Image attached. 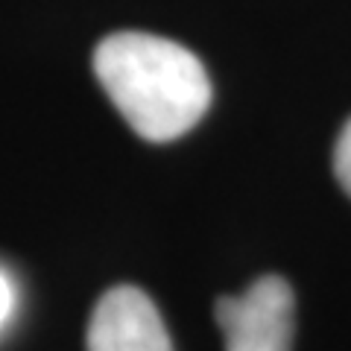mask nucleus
<instances>
[{
    "label": "nucleus",
    "instance_id": "nucleus-1",
    "mask_svg": "<svg viewBox=\"0 0 351 351\" xmlns=\"http://www.w3.org/2000/svg\"><path fill=\"white\" fill-rule=\"evenodd\" d=\"M94 73L126 123L152 144L182 138L211 106L205 64L188 47L149 32L103 38Z\"/></svg>",
    "mask_w": 351,
    "mask_h": 351
},
{
    "label": "nucleus",
    "instance_id": "nucleus-2",
    "mask_svg": "<svg viewBox=\"0 0 351 351\" xmlns=\"http://www.w3.org/2000/svg\"><path fill=\"white\" fill-rule=\"evenodd\" d=\"M293 311L290 284L278 276H263L246 293L223 295L214 316L226 351H290Z\"/></svg>",
    "mask_w": 351,
    "mask_h": 351
},
{
    "label": "nucleus",
    "instance_id": "nucleus-3",
    "mask_svg": "<svg viewBox=\"0 0 351 351\" xmlns=\"http://www.w3.org/2000/svg\"><path fill=\"white\" fill-rule=\"evenodd\" d=\"M88 351H173L152 299L138 287H112L91 313Z\"/></svg>",
    "mask_w": 351,
    "mask_h": 351
},
{
    "label": "nucleus",
    "instance_id": "nucleus-4",
    "mask_svg": "<svg viewBox=\"0 0 351 351\" xmlns=\"http://www.w3.org/2000/svg\"><path fill=\"white\" fill-rule=\"evenodd\" d=\"M334 173L339 184H343V191L351 196V120L343 126L337 138V149H334Z\"/></svg>",
    "mask_w": 351,
    "mask_h": 351
},
{
    "label": "nucleus",
    "instance_id": "nucleus-5",
    "mask_svg": "<svg viewBox=\"0 0 351 351\" xmlns=\"http://www.w3.org/2000/svg\"><path fill=\"white\" fill-rule=\"evenodd\" d=\"M15 304H18V293H15V284L12 278L0 269V331L6 328V322L12 319L15 313Z\"/></svg>",
    "mask_w": 351,
    "mask_h": 351
}]
</instances>
